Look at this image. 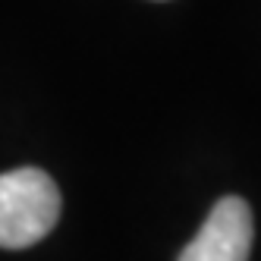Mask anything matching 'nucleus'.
Listing matches in <instances>:
<instances>
[{
	"mask_svg": "<svg viewBox=\"0 0 261 261\" xmlns=\"http://www.w3.org/2000/svg\"><path fill=\"white\" fill-rule=\"evenodd\" d=\"M60 220V189L38 167L0 173V249L41 242Z\"/></svg>",
	"mask_w": 261,
	"mask_h": 261,
	"instance_id": "obj_1",
	"label": "nucleus"
},
{
	"mask_svg": "<svg viewBox=\"0 0 261 261\" xmlns=\"http://www.w3.org/2000/svg\"><path fill=\"white\" fill-rule=\"evenodd\" d=\"M252 233V208L239 195H227L211 208L198 236L179 252V261H249Z\"/></svg>",
	"mask_w": 261,
	"mask_h": 261,
	"instance_id": "obj_2",
	"label": "nucleus"
}]
</instances>
